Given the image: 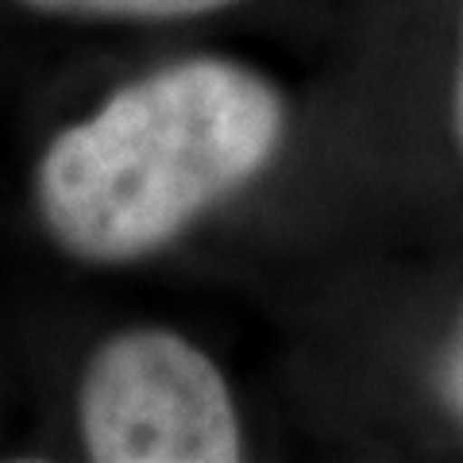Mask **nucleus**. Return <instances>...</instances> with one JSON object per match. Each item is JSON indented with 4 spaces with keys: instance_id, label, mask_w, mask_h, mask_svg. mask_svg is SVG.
Here are the masks:
<instances>
[{
    "instance_id": "nucleus-1",
    "label": "nucleus",
    "mask_w": 463,
    "mask_h": 463,
    "mask_svg": "<svg viewBox=\"0 0 463 463\" xmlns=\"http://www.w3.org/2000/svg\"><path fill=\"white\" fill-rule=\"evenodd\" d=\"M282 97L248 66L190 58L112 93L51 139L35 197L62 251L132 263L263 170L282 143Z\"/></svg>"
},
{
    "instance_id": "nucleus-2",
    "label": "nucleus",
    "mask_w": 463,
    "mask_h": 463,
    "mask_svg": "<svg viewBox=\"0 0 463 463\" xmlns=\"http://www.w3.org/2000/svg\"><path fill=\"white\" fill-rule=\"evenodd\" d=\"M81 444L97 463H236V405L213 359L166 328L100 344L78 394Z\"/></svg>"
},
{
    "instance_id": "nucleus-3",
    "label": "nucleus",
    "mask_w": 463,
    "mask_h": 463,
    "mask_svg": "<svg viewBox=\"0 0 463 463\" xmlns=\"http://www.w3.org/2000/svg\"><path fill=\"white\" fill-rule=\"evenodd\" d=\"M39 12H62V16H100V20H185L201 12L228 8L236 0H24Z\"/></svg>"
},
{
    "instance_id": "nucleus-4",
    "label": "nucleus",
    "mask_w": 463,
    "mask_h": 463,
    "mask_svg": "<svg viewBox=\"0 0 463 463\" xmlns=\"http://www.w3.org/2000/svg\"><path fill=\"white\" fill-rule=\"evenodd\" d=\"M444 394L452 402L456 417L463 421V321H459V336H456V347L448 355V371H444Z\"/></svg>"
},
{
    "instance_id": "nucleus-5",
    "label": "nucleus",
    "mask_w": 463,
    "mask_h": 463,
    "mask_svg": "<svg viewBox=\"0 0 463 463\" xmlns=\"http://www.w3.org/2000/svg\"><path fill=\"white\" fill-rule=\"evenodd\" d=\"M452 124H456V143L463 151V39H459V66H456V97H452Z\"/></svg>"
}]
</instances>
